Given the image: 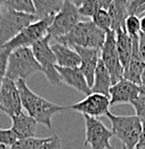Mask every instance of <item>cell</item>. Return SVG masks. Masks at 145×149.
<instances>
[{
  "label": "cell",
  "instance_id": "cell-1",
  "mask_svg": "<svg viewBox=\"0 0 145 149\" xmlns=\"http://www.w3.org/2000/svg\"><path fill=\"white\" fill-rule=\"evenodd\" d=\"M16 84L21 95L23 109L28 112V115L33 117L37 123L42 124L48 129L52 127V117L55 113L68 109V107L57 106L32 92L26 85V80L24 79L16 80Z\"/></svg>",
  "mask_w": 145,
  "mask_h": 149
},
{
  "label": "cell",
  "instance_id": "cell-2",
  "mask_svg": "<svg viewBox=\"0 0 145 149\" xmlns=\"http://www.w3.org/2000/svg\"><path fill=\"white\" fill-rule=\"evenodd\" d=\"M105 38L106 32L99 29L93 21H80L68 35L55 40L72 48L75 46H80L101 49L104 45Z\"/></svg>",
  "mask_w": 145,
  "mask_h": 149
},
{
  "label": "cell",
  "instance_id": "cell-3",
  "mask_svg": "<svg viewBox=\"0 0 145 149\" xmlns=\"http://www.w3.org/2000/svg\"><path fill=\"white\" fill-rule=\"evenodd\" d=\"M111 122V131L127 149H135L143 132V124L136 115L120 116L108 111L105 115Z\"/></svg>",
  "mask_w": 145,
  "mask_h": 149
},
{
  "label": "cell",
  "instance_id": "cell-4",
  "mask_svg": "<svg viewBox=\"0 0 145 149\" xmlns=\"http://www.w3.org/2000/svg\"><path fill=\"white\" fill-rule=\"evenodd\" d=\"M35 72H42V68L36 60L31 47H19L10 52L8 57L6 77L13 80H26Z\"/></svg>",
  "mask_w": 145,
  "mask_h": 149
},
{
  "label": "cell",
  "instance_id": "cell-5",
  "mask_svg": "<svg viewBox=\"0 0 145 149\" xmlns=\"http://www.w3.org/2000/svg\"><path fill=\"white\" fill-rule=\"evenodd\" d=\"M38 19L36 14L6 9L0 17V48L16 37L24 28Z\"/></svg>",
  "mask_w": 145,
  "mask_h": 149
},
{
  "label": "cell",
  "instance_id": "cell-6",
  "mask_svg": "<svg viewBox=\"0 0 145 149\" xmlns=\"http://www.w3.org/2000/svg\"><path fill=\"white\" fill-rule=\"evenodd\" d=\"M50 39L52 38L47 35L46 37H44L42 39L38 40L36 44H33L31 46V49L36 60L41 65L42 72L46 76L49 84L57 86L62 84V79L57 70L56 56L52 49V45L49 44Z\"/></svg>",
  "mask_w": 145,
  "mask_h": 149
},
{
  "label": "cell",
  "instance_id": "cell-7",
  "mask_svg": "<svg viewBox=\"0 0 145 149\" xmlns=\"http://www.w3.org/2000/svg\"><path fill=\"white\" fill-rule=\"evenodd\" d=\"M80 22L79 8L71 0H64L62 8L54 15L53 22L48 28V36L52 39H57L68 35Z\"/></svg>",
  "mask_w": 145,
  "mask_h": 149
},
{
  "label": "cell",
  "instance_id": "cell-8",
  "mask_svg": "<svg viewBox=\"0 0 145 149\" xmlns=\"http://www.w3.org/2000/svg\"><path fill=\"white\" fill-rule=\"evenodd\" d=\"M54 16H47L44 19H40L29 24L26 28H24L16 37L9 40L3 47L9 51H14L19 47H31L33 44H36L38 40L42 39L47 36L48 28L50 26Z\"/></svg>",
  "mask_w": 145,
  "mask_h": 149
},
{
  "label": "cell",
  "instance_id": "cell-9",
  "mask_svg": "<svg viewBox=\"0 0 145 149\" xmlns=\"http://www.w3.org/2000/svg\"><path fill=\"white\" fill-rule=\"evenodd\" d=\"M101 60L103 61L104 65L109 70L111 74L112 85L118 83L124 78L125 68L121 64L120 57L117 49V40H115V31L109 30L106 32V38L104 45L101 48Z\"/></svg>",
  "mask_w": 145,
  "mask_h": 149
},
{
  "label": "cell",
  "instance_id": "cell-10",
  "mask_svg": "<svg viewBox=\"0 0 145 149\" xmlns=\"http://www.w3.org/2000/svg\"><path fill=\"white\" fill-rule=\"evenodd\" d=\"M86 136L85 146H89L90 149H114L110 140L113 136L112 131L108 129L98 118L84 115Z\"/></svg>",
  "mask_w": 145,
  "mask_h": 149
},
{
  "label": "cell",
  "instance_id": "cell-11",
  "mask_svg": "<svg viewBox=\"0 0 145 149\" xmlns=\"http://www.w3.org/2000/svg\"><path fill=\"white\" fill-rule=\"evenodd\" d=\"M0 111L13 117L23 112L22 100L15 80L5 78L0 87Z\"/></svg>",
  "mask_w": 145,
  "mask_h": 149
},
{
  "label": "cell",
  "instance_id": "cell-12",
  "mask_svg": "<svg viewBox=\"0 0 145 149\" xmlns=\"http://www.w3.org/2000/svg\"><path fill=\"white\" fill-rule=\"evenodd\" d=\"M110 97L99 93H91L87 95L84 100L74 103L72 106L68 107V109H72L82 115H87L90 117H99L106 115L110 111Z\"/></svg>",
  "mask_w": 145,
  "mask_h": 149
},
{
  "label": "cell",
  "instance_id": "cell-13",
  "mask_svg": "<svg viewBox=\"0 0 145 149\" xmlns=\"http://www.w3.org/2000/svg\"><path fill=\"white\" fill-rule=\"evenodd\" d=\"M139 88V85L122 78L110 88V104L114 106L120 103H131L141 94Z\"/></svg>",
  "mask_w": 145,
  "mask_h": 149
},
{
  "label": "cell",
  "instance_id": "cell-14",
  "mask_svg": "<svg viewBox=\"0 0 145 149\" xmlns=\"http://www.w3.org/2000/svg\"><path fill=\"white\" fill-rule=\"evenodd\" d=\"M75 49V52L79 54L81 63H80V70L82 71V74H85L88 85L93 86L94 83V76L95 71L97 68V63L101 58V49L97 48H87V47H80V46H75L73 47Z\"/></svg>",
  "mask_w": 145,
  "mask_h": 149
},
{
  "label": "cell",
  "instance_id": "cell-15",
  "mask_svg": "<svg viewBox=\"0 0 145 149\" xmlns=\"http://www.w3.org/2000/svg\"><path fill=\"white\" fill-rule=\"evenodd\" d=\"M57 70L59 72L62 83L66 84L69 87H72L75 91L84 93L86 95L91 94L90 86L87 83V79L79 67L77 68H62L57 65Z\"/></svg>",
  "mask_w": 145,
  "mask_h": 149
},
{
  "label": "cell",
  "instance_id": "cell-16",
  "mask_svg": "<svg viewBox=\"0 0 145 149\" xmlns=\"http://www.w3.org/2000/svg\"><path fill=\"white\" fill-rule=\"evenodd\" d=\"M133 39V54L128 67L124 71V78L142 86V74L144 70L145 62L139 54L138 48V36L131 37Z\"/></svg>",
  "mask_w": 145,
  "mask_h": 149
},
{
  "label": "cell",
  "instance_id": "cell-17",
  "mask_svg": "<svg viewBox=\"0 0 145 149\" xmlns=\"http://www.w3.org/2000/svg\"><path fill=\"white\" fill-rule=\"evenodd\" d=\"M12 119V130L16 134L17 139H25L36 136L37 120L30 115L22 112L19 115L10 117Z\"/></svg>",
  "mask_w": 145,
  "mask_h": 149
},
{
  "label": "cell",
  "instance_id": "cell-18",
  "mask_svg": "<svg viewBox=\"0 0 145 149\" xmlns=\"http://www.w3.org/2000/svg\"><path fill=\"white\" fill-rule=\"evenodd\" d=\"M52 49L56 56V62H57L58 67H62V68L80 67L81 60L74 48L65 46L59 42H56V44L52 45Z\"/></svg>",
  "mask_w": 145,
  "mask_h": 149
},
{
  "label": "cell",
  "instance_id": "cell-19",
  "mask_svg": "<svg viewBox=\"0 0 145 149\" xmlns=\"http://www.w3.org/2000/svg\"><path fill=\"white\" fill-rule=\"evenodd\" d=\"M112 86V80H111V74L106 67L104 65L103 61L99 58L97 63V68L94 76V83L91 86V92L93 93L104 94L110 97V88Z\"/></svg>",
  "mask_w": 145,
  "mask_h": 149
},
{
  "label": "cell",
  "instance_id": "cell-20",
  "mask_svg": "<svg viewBox=\"0 0 145 149\" xmlns=\"http://www.w3.org/2000/svg\"><path fill=\"white\" fill-rule=\"evenodd\" d=\"M128 5L129 0H113L108 8L110 17L112 21L111 30L117 31L119 29H124L125 21L128 17Z\"/></svg>",
  "mask_w": 145,
  "mask_h": 149
},
{
  "label": "cell",
  "instance_id": "cell-21",
  "mask_svg": "<svg viewBox=\"0 0 145 149\" xmlns=\"http://www.w3.org/2000/svg\"><path fill=\"white\" fill-rule=\"evenodd\" d=\"M115 40H117V49L121 64L126 69L133 54V39L124 29H119L115 31Z\"/></svg>",
  "mask_w": 145,
  "mask_h": 149
},
{
  "label": "cell",
  "instance_id": "cell-22",
  "mask_svg": "<svg viewBox=\"0 0 145 149\" xmlns=\"http://www.w3.org/2000/svg\"><path fill=\"white\" fill-rule=\"evenodd\" d=\"M36 15L38 19H44L47 16H54L62 8L63 0H32Z\"/></svg>",
  "mask_w": 145,
  "mask_h": 149
},
{
  "label": "cell",
  "instance_id": "cell-23",
  "mask_svg": "<svg viewBox=\"0 0 145 149\" xmlns=\"http://www.w3.org/2000/svg\"><path fill=\"white\" fill-rule=\"evenodd\" d=\"M3 6L6 7V9L28 13V14H36V9L32 0H5Z\"/></svg>",
  "mask_w": 145,
  "mask_h": 149
},
{
  "label": "cell",
  "instance_id": "cell-24",
  "mask_svg": "<svg viewBox=\"0 0 145 149\" xmlns=\"http://www.w3.org/2000/svg\"><path fill=\"white\" fill-rule=\"evenodd\" d=\"M48 138H25V139H18L12 146L10 149H39V147L47 141Z\"/></svg>",
  "mask_w": 145,
  "mask_h": 149
},
{
  "label": "cell",
  "instance_id": "cell-25",
  "mask_svg": "<svg viewBox=\"0 0 145 149\" xmlns=\"http://www.w3.org/2000/svg\"><path fill=\"white\" fill-rule=\"evenodd\" d=\"M91 21L103 31L108 32L109 30H111L112 26V21L110 17V14L108 12V9H98L91 17Z\"/></svg>",
  "mask_w": 145,
  "mask_h": 149
},
{
  "label": "cell",
  "instance_id": "cell-26",
  "mask_svg": "<svg viewBox=\"0 0 145 149\" xmlns=\"http://www.w3.org/2000/svg\"><path fill=\"white\" fill-rule=\"evenodd\" d=\"M124 30L127 32L130 37L138 36L141 32V21L137 15H128L125 21Z\"/></svg>",
  "mask_w": 145,
  "mask_h": 149
},
{
  "label": "cell",
  "instance_id": "cell-27",
  "mask_svg": "<svg viewBox=\"0 0 145 149\" xmlns=\"http://www.w3.org/2000/svg\"><path fill=\"white\" fill-rule=\"evenodd\" d=\"M79 14L80 16H84V17H93V15L98 10L101 9L98 7V5L96 3L95 0H85L79 7Z\"/></svg>",
  "mask_w": 145,
  "mask_h": 149
},
{
  "label": "cell",
  "instance_id": "cell-28",
  "mask_svg": "<svg viewBox=\"0 0 145 149\" xmlns=\"http://www.w3.org/2000/svg\"><path fill=\"white\" fill-rule=\"evenodd\" d=\"M130 104L134 107L136 111V116L141 119L143 124V129H145V95L139 94Z\"/></svg>",
  "mask_w": 145,
  "mask_h": 149
},
{
  "label": "cell",
  "instance_id": "cell-29",
  "mask_svg": "<svg viewBox=\"0 0 145 149\" xmlns=\"http://www.w3.org/2000/svg\"><path fill=\"white\" fill-rule=\"evenodd\" d=\"M12 51L6 48H0V87L6 78V71H7V64H8V57Z\"/></svg>",
  "mask_w": 145,
  "mask_h": 149
},
{
  "label": "cell",
  "instance_id": "cell-30",
  "mask_svg": "<svg viewBox=\"0 0 145 149\" xmlns=\"http://www.w3.org/2000/svg\"><path fill=\"white\" fill-rule=\"evenodd\" d=\"M16 140L17 136L12 129H0V145L12 146Z\"/></svg>",
  "mask_w": 145,
  "mask_h": 149
},
{
  "label": "cell",
  "instance_id": "cell-31",
  "mask_svg": "<svg viewBox=\"0 0 145 149\" xmlns=\"http://www.w3.org/2000/svg\"><path fill=\"white\" fill-rule=\"evenodd\" d=\"M39 149H62V142L58 135L53 134L52 136H48L47 141H45Z\"/></svg>",
  "mask_w": 145,
  "mask_h": 149
},
{
  "label": "cell",
  "instance_id": "cell-32",
  "mask_svg": "<svg viewBox=\"0 0 145 149\" xmlns=\"http://www.w3.org/2000/svg\"><path fill=\"white\" fill-rule=\"evenodd\" d=\"M138 48H139V54L145 62V33L142 32H139L138 35Z\"/></svg>",
  "mask_w": 145,
  "mask_h": 149
},
{
  "label": "cell",
  "instance_id": "cell-33",
  "mask_svg": "<svg viewBox=\"0 0 145 149\" xmlns=\"http://www.w3.org/2000/svg\"><path fill=\"white\" fill-rule=\"evenodd\" d=\"M101 9H108L113 0H95Z\"/></svg>",
  "mask_w": 145,
  "mask_h": 149
},
{
  "label": "cell",
  "instance_id": "cell-34",
  "mask_svg": "<svg viewBox=\"0 0 145 149\" xmlns=\"http://www.w3.org/2000/svg\"><path fill=\"white\" fill-rule=\"evenodd\" d=\"M135 149H145V129H143L142 135H141V138H139Z\"/></svg>",
  "mask_w": 145,
  "mask_h": 149
},
{
  "label": "cell",
  "instance_id": "cell-35",
  "mask_svg": "<svg viewBox=\"0 0 145 149\" xmlns=\"http://www.w3.org/2000/svg\"><path fill=\"white\" fill-rule=\"evenodd\" d=\"M139 21H141V32L145 33V14L139 17Z\"/></svg>",
  "mask_w": 145,
  "mask_h": 149
},
{
  "label": "cell",
  "instance_id": "cell-36",
  "mask_svg": "<svg viewBox=\"0 0 145 149\" xmlns=\"http://www.w3.org/2000/svg\"><path fill=\"white\" fill-rule=\"evenodd\" d=\"M71 1H72L74 5H77V6L79 7V6H80V5H81V3H82L85 0H71Z\"/></svg>",
  "mask_w": 145,
  "mask_h": 149
},
{
  "label": "cell",
  "instance_id": "cell-37",
  "mask_svg": "<svg viewBox=\"0 0 145 149\" xmlns=\"http://www.w3.org/2000/svg\"><path fill=\"white\" fill-rule=\"evenodd\" d=\"M142 85H145V67L144 70H143V74H142Z\"/></svg>",
  "mask_w": 145,
  "mask_h": 149
},
{
  "label": "cell",
  "instance_id": "cell-38",
  "mask_svg": "<svg viewBox=\"0 0 145 149\" xmlns=\"http://www.w3.org/2000/svg\"><path fill=\"white\" fill-rule=\"evenodd\" d=\"M3 2H5V0H0V17H1V14H2V6H3Z\"/></svg>",
  "mask_w": 145,
  "mask_h": 149
},
{
  "label": "cell",
  "instance_id": "cell-39",
  "mask_svg": "<svg viewBox=\"0 0 145 149\" xmlns=\"http://www.w3.org/2000/svg\"><path fill=\"white\" fill-rule=\"evenodd\" d=\"M139 90H141V94H143V95H145V85H142Z\"/></svg>",
  "mask_w": 145,
  "mask_h": 149
},
{
  "label": "cell",
  "instance_id": "cell-40",
  "mask_svg": "<svg viewBox=\"0 0 145 149\" xmlns=\"http://www.w3.org/2000/svg\"><path fill=\"white\" fill-rule=\"evenodd\" d=\"M6 147H7V146H5V145H0V149H7Z\"/></svg>",
  "mask_w": 145,
  "mask_h": 149
},
{
  "label": "cell",
  "instance_id": "cell-41",
  "mask_svg": "<svg viewBox=\"0 0 145 149\" xmlns=\"http://www.w3.org/2000/svg\"><path fill=\"white\" fill-rule=\"evenodd\" d=\"M121 149H127V148H126V146H122V148Z\"/></svg>",
  "mask_w": 145,
  "mask_h": 149
},
{
  "label": "cell",
  "instance_id": "cell-42",
  "mask_svg": "<svg viewBox=\"0 0 145 149\" xmlns=\"http://www.w3.org/2000/svg\"><path fill=\"white\" fill-rule=\"evenodd\" d=\"M63 1H64V0H63Z\"/></svg>",
  "mask_w": 145,
  "mask_h": 149
}]
</instances>
